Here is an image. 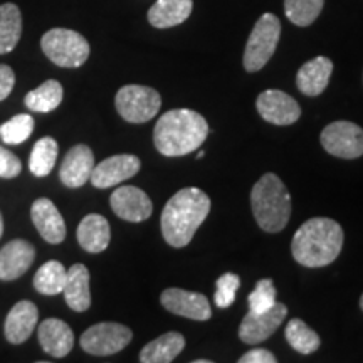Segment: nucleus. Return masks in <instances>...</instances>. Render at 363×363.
<instances>
[{
	"mask_svg": "<svg viewBox=\"0 0 363 363\" xmlns=\"http://www.w3.org/2000/svg\"><path fill=\"white\" fill-rule=\"evenodd\" d=\"M211 212V199L201 189L189 187L177 192L162 212V234L172 247H185Z\"/></svg>",
	"mask_w": 363,
	"mask_h": 363,
	"instance_id": "1",
	"label": "nucleus"
},
{
	"mask_svg": "<svg viewBox=\"0 0 363 363\" xmlns=\"http://www.w3.org/2000/svg\"><path fill=\"white\" fill-rule=\"evenodd\" d=\"M208 135V123L201 113L172 110L158 118L153 130L155 148L165 157H184L201 148Z\"/></svg>",
	"mask_w": 363,
	"mask_h": 363,
	"instance_id": "2",
	"label": "nucleus"
},
{
	"mask_svg": "<svg viewBox=\"0 0 363 363\" xmlns=\"http://www.w3.org/2000/svg\"><path fill=\"white\" fill-rule=\"evenodd\" d=\"M343 247V229L337 220L315 217L306 220L294 234L291 252L294 261L306 267L328 266Z\"/></svg>",
	"mask_w": 363,
	"mask_h": 363,
	"instance_id": "3",
	"label": "nucleus"
},
{
	"mask_svg": "<svg viewBox=\"0 0 363 363\" xmlns=\"http://www.w3.org/2000/svg\"><path fill=\"white\" fill-rule=\"evenodd\" d=\"M251 207L257 225L266 233H279L291 217V197L278 175H262L251 192Z\"/></svg>",
	"mask_w": 363,
	"mask_h": 363,
	"instance_id": "4",
	"label": "nucleus"
},
{
	"mask_svg": "<svg viewBox=\"0 0 363 363\" xmlns=\"http://www.w3.org/2000/svg\"><path fill=\"white\" fill-rule=\"evenodd\" d=\"M40 48L49 61L66 69L83 66L91 52L89 43L83 35L62 27L48 30L40 39Z\"/></svg>",
	"mask_w": 363,
	"mask_h": 363,
	"instance_id": "5",
	"label": "nucleus"
},
{
	"mask_svg": "<svg viewBox=\"0 0 363 363\" xmlns=\"http://www.w3.org/2000/svg\"><path fill=\"white\" fill-rule=\"evenodd\" d=\"M281 22L274 13H262L249 35L244 51V67L247 72H257L267 65L278 48Z\"/></svg>",
	"mask_w": 363,
	"mask_h": 363,
	"instance_id": "6",
	"label": "nucleus"
},
{
	"mask_svg": "<svg viewBox=\"0 0 363 363\" xmlns=\"http://www.w3.org/2000/svg\"><path fill=\"white\" fill-rule=\"evenodd\" d=\"M118 115L128 123H147L160 111L162 96L157 89L140 84H126L115 98Z\"/></svg>",
	"mask_w": 363,
	"mask_h": 363,
	"instance_id": "7",
	"label": "nucleus"
},
{
	"mask_svg": "<svg viewBox=\"0 0 363 363\" xmlns=\"http://www.w3.org/2000/svg\"><path fill=\"white\" fill-rule=\"evenodd\" d=\"M131 338H133V333L128 326L103 321V323L89 326L81 335V348L89 355L108 357L128 347Z\"/></svg>",
	"mask_w": 363,
	"mask_h": 363,
	"instance_id": "8",
	"label": "nucleus"
},
{
	"mask_svg": "<svg viewBox=\"0 0 363 363\" xmlns=\"http://www.w3.org/2000/svg\"><path fill=\"white\" fill-rule=\"evenodd\" d=\"M321 147L338 158H360L363 155V130L352 121H335L321 131Z\"/></svg>",
	"mask_w": 363,
	"mask_h": 363,
	"instance_id": "9",
	"label": "nucleus"
},
{
	"mask_svg": "<svg viewBox=\"0 0 363 363\" xmlns=\"http://www.w3.org/2000/svg\"><path fill=\"white\" fill-rule=\"evenodd\" d=\"M286 315H288V308L278 301L274 303L271 310L264 313L249 311L239 326V338L247 345L262 343L271 335H274V331L284 321Z\"/></svg>",
	"mask_w": 363,
	"mask_h": 363,
	"instance_id": "10",
	"label": "nucleus"
},
{
	"mask_svg": "<svg viewBox=\"0 0 363 363\" xmlns=\"http://www.w3.org/2000/svg\"><path fill=\"white\" fill-rule=\"evenodd\" d=\"M256 108L267 123L288 126L296 123L301 116V108L296 99L284 91L267 89L256 99Z\"/></svg>",
	"mask_w": 363,
	"mask_h": 363,
	"instance_id": "11",
	"label": "nucleus"
},
{
	"mask_svg": "<svg viewBox=\"0 0 363 363\" xmlns=\"http://www.w3.org/2000/svg\"><path fill=\"white\" fill-rule=\"evenodd\" d=\"M142 162L138 157L123 153V155H113L94 165L89 182L96 189H110L121 182L131 179L140 172Z\"/></svg>",
	"mask_w": 363,
	"mask_h": 363,
	"instance_id": "12",
	"label": "nucleus"
},
{
	"mask_svg": "<svg viewBox=\"0 0 363 363\" xmlns=\"http://www.w3.org/2000/svg\"><path fill=\"white\" fill-rule=\"evenodd\" d=\"M113 212L126 222H143L152 217L153 203L142 189L133 185L118 187L110 197Z\"/></svg>",
	"mask_w": 363,
	"mask_h": 363,
	"instance_id": "13",
	"label": "nucleus"
},
{
	"mask_svg": "<svg viewBox=\"0 0 363 363\" xmlns=\"http://www.w3.org/2000/svg\"><path fill=\"white\" fill-rule=\"evenodd\" d=\"M162 306L174 315L190 318V320L207 321L211 320L212 310L208 299L201 293L187 291L180 288H169L160 296Z\"/></svg>",
	"mask_w": 363,
	"mask_h": 363,
	"instance_id": "14",
	"label": "nucleus"
},
{
	"mask_svg": "<svg viewBox=\"0 0 363 363\" xmlns=\"http://www.w3.org/2000/svg\"><path fill=\"white\" fill-rule=\"evenodd\" d=\"M94 169L93 150L88 145H74L66 153L65 160L59 169V179L69 189L83 187L86 182H89L91 174Z\"/></svg>",
	"mask_w": 363,
	"mask_h": 363,
	"instance_id": "15",
	"label": "nucleus"
},
{
	"mask_svg": "<svg viewBox=\"0 0 363 363\" xmlns=\"http://www.w3.org/2000/svg\"><path fill=\"white\" fill-rule=\"evenodd\" d=\"M35 259V247L26 239H13L0 249V279L13 281L24 276Z\"/></svg>",
	"mask_w": 363,
	"mask_h": 363,
	"instance_id": "16",
	"label": "nucleus"
},
{
	"mask_svg": "<svg viewBox=\"0 0 363 363\" xmlns=\"http://www.w3.org/2000/svg\"><path fill=\"white\" fill-rule=\"evenodd\" d=\"M39 320V310L33 301H22L16 303L12 310L9 311L4 323V335L6 340L12 345H22L30 338L34 333L35 326H38Z\"/></svg>",
	"mask_w": 363,
	"mask_h": 363,
	"instance_id": "17",
	"label": "nucleus"
},
{
	"mask_svg": "<svg viewBox=\"0 0 363 363\" xmlns=\"http://www.w3.org/2000/svg\"><path fill=\"white\" fill-rule=\"evenodd\" d=\"M30 217H33L35 229L45 242L61 244L66 239L65 219H62L61 212L57 211L52 201L45 197L34 201L33 207H30Z\"/></svg>",
	"mask_w": 363,
	"mask_h": 363,
	"instance_id": "18",
	"label": "nucleus"
},
{
	"mask_svg": "<svg viewBox=\"0 0 363 363\" xmlns=\"http://www.w3.org/2000/svg\"><path fill=\"white\" fill-rule=\"evenodd\" d=\"M38 338L40 348L56 358L67 357L74 347V333L71 326L57 318H48L39 325Z\"/></svg>",
	"mask_w": 363,
	"mask_h": 363,
	"instance_id": "19",
	"label": "nucleus"
},
{
	"mask_svg": "<svg viewBox=\"0 0 363 363\" xmlns=\"http://www.w3.org/2000/svg\"><path fill=\"white\" fill-rule=\"evenodd\" d=\"M333 62L328 57L318 56L299 67L296 74V84L299 91L306 96H320L330 83Z\"/></svg>",
	"mask_w": 363,
	"mask_h": 363,
	"instance_id": "20",
	"label": "nucleus"
},
{
	"mask_svg": "<svg viewBox=\"0 0 363 363\" xmlns=\"http://www.w3.org/2000/svg\"><path fill=\"white\" fill-rule=\"evenodd\" d=\"M76 238L84 251L91 254L103 252L110 246L111 240L110 222L99 214H88L79 222Z\"/></svg>",
	"mask_w": 363,
	"mask_h": 363,
	"instance_id": "21",
	"label": "nucleus"
},
{
	"mask_svg": "<svg viewBox=\"0 0 363 363\" xmlns=\"http://www.w3.org/2000/svg\"><path fill=\"white\" fill-rule=\"evenodd\" d=\"M192 9V0H157L148 11V22L155 29H170L184 24Z\"/></svg>",
	"mask_w": 363,
	"mask_h": 363,
	"instance_id": "22",
	"label": "nucleus"
},
{
	"mask_svg": "<svg viewBox=\"0 0 363 363\" xmlns=\"http://www.w3.org/2000/svg\"><path fill=\"white\" fill-rule=\"evenodd\" d=\"M67 306L76 313H84L91 306L89 271L84 264H74L67 271L65 289H62Z\"/></svg>",
	"mask_w": 363,
	"mask_h": 363,
	"instance_id": "23",
	"label": "nucleus"
},
{
	"mask_svg": "<svg viewBox=\"0 0 363 363\" xmlns=\"http://www.w3.org/2000/svg\"><path fill=\"white\" fill-rule=\"evenodd\" d=\"M185 338L182 333L169 331L162 335L153 342L145 345L140 352V362L142 363H170L179 357V353L184 350Z\"/></svg>",
	"mask_w": 363,
	"mask_h": 363,
	"instance_id": "24",
	"label": "nucleus"
},
{
	"mask_svg": "<svg viewBox=\"0 0 363 363\" xmlns=\"http://www.w3.org/2000/svg\"><path fill=\"white\" fill-rule=\"evenodd\" d=\"M22 35V13L16 4L0 6V54H9L16 49Z\"/></svg>",
	"mask_w": 363,
	"mask_h": 363,
	"instance_id": "25",
	"label": "nucleus"
},
{
	"mask_svg": "<svg viewBox=\"0 0 363 363\" xmlns=\"http://www.w3.org/2000/svg\"><path fill=\"white\" fill-rule=\"evenodd\" d=\"M62 96H65V89L61 83L56 79H48L39 88L29 91L24 103L34 113H51L61 104Z\"/></svg>",
	"mask_w": 363,
	"mask_h": 363,
	"instance_id": "26",
	"label": "nucleus"
},
{
	"mask_svg": "<svg viewBox=\"0 0 363 363\" xmlns=\"http://www.w3.org/2000/svg\"><path fill=\"white\" fill-rule=\"evenodd\" d=\"M67 271L59 261H48L39 267L34 276L35 291L45 296H54V294L62 293L66 284Z\"/></svg>",
	"mask_w": 363,
	"mask_h": 363,
	"instance_id": "27",
	"label": "nucleus"
},
{
	"mask_svg": "<svg viewBox=\"0 0 363 363\" xmlns=\"http://www.w3.org/2000/svg\"><path fill=\"white\" fill-rule=\"evenodd\" d=\"M57 142L51 136H44L35 142L29 158V170L35 177H48L57 160Z\"/></svg>",
	"mask_w": 363,
	"mask_h": 363,
	"instance_id": "28",
	"label": "nucleus"
},
{
	"mask_svg": "<svg viewBox=\"0 0 363 363\" xmlns=\"http://www.w3.org/2000/svg\"><path fill=\"white\" fill-rule=\"evenodd\" d=\"M284 337L288 340V343L291 345L293 350H296L301 355H311L320 348L321 340L318 337L316 331H313L305 321L294 318L286 325Z\"/></svg>",
	"mask_w": 363,
	"mask_h": 363,
	"instance_id": "29",
	"label": "nucleus"
},
{
	"mask_svg": "<svg viewBox=\"0 0 363 363\" xmlns=\"http://www.w3.org/2000/svg\"><path fill=\"white\" fill-rule=\"evenodd\" d=\"M325 0H284V13L294 26L306 27L318 19Z\"/></svg>",
	"mask_w": 363,
	"mask_h": 363,
	"instance_id": "30",
	"label": "nucleus"
},
{
	"mask_svg": "<svg viewBox=\"0 0 363 363\" xmlns=\"http://www.w3.org/2000/svg\"><path fill=\"white\" fill-rule=\"evenodd\" d=\"M34 126L35 121L30 115H16L0 125V138L7 145H21L30 138Z\"/></svg>",
	"mask_w": 363,
	"mask_h": 363,
	"instance_id": "31",
	"label": "nucleus"
},
{
	"mask_svg": "<svg viewBox=\"0 0 363 363\" xmlns=\"http://www.w3.org/2000/svg\"><path fill=\"white\" fill-rule=\"evenodd\" d=\"M249 311L264 313L271 310L276 303V288L271 279H261L256 284L254 291L249 294Z\"/></svg>",
	"mask_w": 363,
	"mask_h": 363,
	"instance_id": "32",
	"label": "nucleus"
},
{
	"mask_svg": "<svg viewBox=\"0 0 363 363\" xmlns=\"http://www.w3.org/2000/svg\"><path fill=\"white\" fill-rule=\"evenodd\" d=\"M216 291V305L219 308H229L235 301V293L240 286V278L234 272H225L217 279Z\"/></svg>",
	"mask_w": 363,
	"mask_h": 363,
	"instance_id": "33",
	"label": "nucleus"
},
{
	"mask_svg": "<svg viewBox=\"0 0 363 363\" xmlns=\"http://www.w3.org/2000/svg\"><path fill=\"white\" fill-rule=\"evenodd\" d=\"M22 172V162L17 155L9 152L7 148L0 147V179H16Z\"/></svg>",
	"mask_w": 363,
	"mask_h": 363,
	"instance_id": "34",
	"label": "nucleus"
},
{
	"mask_svg": "<svg viewBox=\"0 0 363 363\" xmlns=\"http://www.w3.org/2000/svg\"><path fill=\"white\" fill-rule=\"evenodd\" d=\"M13 86H16L13 69L7 65H0V101H4L12 93Z\"/></svg>",
	"mask_w": 363,
	"mask_h": 363,
	"instance_id": "35",
	"label": "nucleus"
},
{
	"mask_svg": "<svg viewBox=\"0 0 363 363\" xmlns=\"http://www.w3.org/2000/svg\"><path fill=\"white\" fill-rule=\"evenodd\" d=\"M278 358L266 348H252L239 358V363H276Z\"/></svg>",
	"mask_w": 363,
	"mask_h": 363,
	"instance_id": "36",
	"label": "nucleus"
},
{
	"mask_svg": "<svg viewBox=\"0 0 363 363\" xmlns=\"http://www.w3.org/2000/svg\"><path fill=\"white\" fill-rule=\"evenodd\" d=\"M4 234V219H2V214H0V238H2Z\"/></svg>",
	"mask_w": 363,
	"mask_h": 363,
	"instance_id": "37",
	"label": "nucleus"
},
{
	"mask_svg": "<svg viewBox=\"0 0 363 363\" xmlns=\"http://www.w3.org/2000/svg\"><path fill=\"white\" fill-rule=\"evenodd\" d=\"M195 363H211V360H195Z\"/></svg>",
	"mask_w": 363,
	"mask_h": 363,
	"instance_id": "38",
	"label": "nucleus"
},
{
	"mask_svg": "<svg viewBox=\"0 0 363 363\" xmlns=\"http://www.w3.org/2000/svg\"><path fill=\"white\" fill-rule=\"evenodd\" d=\"M360 308H362V311H363V294H362V298H360Z\"/></svg>",
	"mask_w": 363,
	"mask_h": 363,
	"instance_id": "39",
	"label": "nucleus"
}]
</instances>
